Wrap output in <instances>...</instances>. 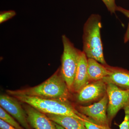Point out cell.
<instances>
[{"instance_id": "1", "label": "cell", "mask_w": 129, "mask_h": 129, "mask_svg": "<svg viewBox=\"0 0 129 129\" xmlns=\"http://www.w3.org/2000/svg\"><path fill=\"white\" fill-rule=\"evenodd\" d=\"M8 94L36 97L44 99L68 100L70 91L63 78L59 68L53 75L40 84L16 90H7Z\"/></svg>"}, {"instance_id": "2", "label": "cell", "mask_w": 129, "mask_h": 129, "mask_svg": "<svg viewBox=\"0 0 129 129\" xmlns=\"http://www.w3.org/2000/svg\"><path fill=\"white\" fill-rule=\"evenodd\" d=\"M101 17L92 14L88 18L83 27V51L88 58H92L104 65H107L103 53L101 37Z\"/></svg>"}, {"instance_id": "3", "label": "cell", "mask_w": 129, "mask_h": 129, "mask_svg": "<svg viewBox=\"0 0 129 129\" xmlns=\"http://www.w3.org/2000/svg\"><path fill=\"white\" fill-rule=\"evenodd\" d=\"M13 96L21 103L28 104L46 114L67 115L84 120L81 117V113L68 100L44 99L22 95Z\"/></svg>"}, {"instance_id": "4", "label": "cell", "mask_w": 129, "mask_h": 129, "mask_svg": "<svg viewBox=\"0 0 129 129\" xmlns=\"http://www.w3.org/2000/svg\"><path fill=\"white\" fill-rule=\"evenodd\" d=\"M63 52L61 72L70 92H73V84L80 50L76 48L65 35L62 36Z\"/></svg>"}, {"instance_id": "5", "label": "cell", "mask_w": 129, "mask_h": 129, "mask_svg": "<svg viewBox=\"0 0 129 129\" xmlns=\"http://www.w3.org/2000/svg\"><path fill=\"white\" fill-rule=\"evenodd\" d=\"M108 98L107 92L99 102L87 106H79L76 109L103 129H112L107 114Z\"/></svg>"}, {"instance_id": "6", "label": "cell", "mask_w": 129, "mask_h": 129, "mask_svg": "<svg viewBox=\"0 0 129 129\" xmlns=\"http://www.w3.org/2000/svg\"><path fill=\"white\" fill-rule=\"evenodd\" d=\"M108 98L107 114L109 124L118 111L129 103V90L123 89L112 83L107 85Z\"/></svg>"}, {"instance_id": "7", "label": "cell", "mask_w": 129, "mask_h": 129, "mask_svg": "<svg viewBox=\"0 0 129 129\" xmlns=\"http://www.w3.org/2000/svg\"><path fill=\"white\" fill-rule=\"evenodd\" d=\"M20 102L16 98L9 94L0 96V105L5 111L14 118L25 129H32L27 115Z\"/></svg>"}, {"instance_id": "8", "label": "cell", "mask_w": 129, "mask_h": 129, "mask_svg": "<svg viewBox=\"0 0 129 129\" xmlns=\"http://www.w3.org/2000/svg\"><path fill=\"white\" fill-rule=\"evenodd\" d=\"M107 85L102 80L88 83L77 93V101L86 103L103 96L107 92Z\"/></svg>"}, {"instance_id": "9", "label": "cell", "mask_w": 129, "mask_h": 129, "mask_svg": "<svg viewBox=\"0 0 129 129\" xmlns=\"http://www.w3.org/2000/svg\"><path fill=\"white\" fill-rule=\"evenodd\" d=\"M23 107L27 115L29 123L32 128L56 129L54 122L46 114L25 103H24Z\"/></svg>"}, {"instance_id": "10", "label": "cell", "mask_w": 129, "mask_h": 129, "mask_svg": "<svg viewBox=\"0 0 129 129\" xmlns=\"http://www.w3.org/2000/svg\"><path fill=\"white\" fill-rule=\"evenodd\" d=\"M105 66L110 74L102 80L107 84L112 83L123 89L129 90V71L108 64Z\"/></svg>"}, {"instance_id": "11", "label": "cell", "mask_w": 129, "mask_h": 129, "mask_svg": "<svg viewBox=\"0 0 129 129\" xmlns=\"http://www.w3.org/2000/svg\"><path fill=\"white\" fill-rule=\"evenodd\" d=\"M88 58L83 51H80L73 84V92L78 93L89 83L88 79Z\"/></svg>"}, {"instance_id": "12", "label": "cell", "mask_w": 129, "mask_h": 129, "mask_svg": "<svg viewBox=\"0 0 129 129\" xmlns=\"http://www.w3.org/2000/svg\"><path fill=\"white\" fill-rule=\"evenodd\" d=\"M46 114L51 120L64 129H87L83 120L67 115Z\"/></svg>"}, {"instance_id": "13", "label": "cell", "mask_w": 129, "mask_h": 129, "mask_svg": "<svg viewBox=\"0 0 129 129\" xmlns=\"http://www.w3.org/2000/svg\"><path fill=\"white\" fill-rule=\"evenodd\" d=\"M87 71L89 82L102 80L110 74L105 65L92 58H88Z\"/></svg>"}, {"instance_id": "14", "label": "cell", "mask_w": 129, "mask_h": 129, "mask_svg": "<svg viewBox=\"0 0 129 129\" xmlns=\"http://www.w3.org/2000/svg\"><path fill=\"white\" fill-rule=\"evenodd\" d=\"M0 118L2 120L17 129H25L12 115L0 107Z\"/></svg>"}, {"instance_id": "15", "label": "cell", "mask_w": 129, "mask_h": 129, "mask_svg": "<svg viewBox=\"0 0 129 129\" xmlns=\"http://www.w3.org/2000/svg\"><path fill=\"white\" fill-rule=\"evenodd\" d=\"M16 12L13 10L1 12L0 13V23H3L11 19L16 16Z\"/></svg>"}, {"instance_id": "16", "label": "cell", "mask_w": 129, "mask_h": 129, "mask_svg": "<svg viewBox=\"0 0 129 129\" xmlns=\"http://www.w3.org/2000/svg\"><path fill=\"white\" fill-rule=\"evenodd\" d=\"M123 109L125 112L124 119L119 125V129H129V103L125 106Z\"/></svg>"}, {"instance_id": "17", "label": "cell", "mask_w": 129, "mask_h": 129, "mask_svg": "<svg viewBox=\"0 0 129 129\" xmlns=\"http://www.w3.org/2000/svg\"><path fill=\"white\" fill-rule=\"evenodd\" d=\"M117 11L122 13L124 15L127 17L129 19V10L123 8L121 7L118 6L117 8ZM129 41V22L128 24V27L126 30V33L125 34L124 38V43H127Z\"/></svg>"}, {"instance_id": "18", "label": "cell", "mask_w": 129, "mask_h": 129, "mask_svg": "<svg viewBox=\"0 0 129 129\" xmlns=\"http://www.w3.org/2000/svg\"><path fill=\"white\" fill-rule=\"evenodd\" d=\"M104 3L109 11L111 14H114L117 11V6L115 4V0H102Z\"/></svg>"}, {"instance_id": "19", "label": "cell", "mask_w": 129, "mask_h": 129, "mask_svg": "<svg viewBox=\"0 0 129 129\" xmlns=\"http://www.w3.org/2000/svg\"><path fill=\"white\" fill-rule=\"evenodd\" d=\"M84 120L83 122L87 129H103L100 126L94 123L89 118L83 115V116Z\"/></svg>"}, {"instance_id": "20", "label": "cell", "mask_w": 129, "mask_h": 129, "mask_svg": "<svg viewBox=\"0 0 129 129\" xmlns=\"http://www.w3.org/2000/svg\"><path fill=\"white\" fill-rule=\"evenodd\" d=\"M0 128L1 129H17L1 119H0Z\"/></svg>"}, {"instance_id": "21", "label": "cell", "mask_w": 129, "mask_h": 129, "mask_svg": "<svg viewBox=\"0 0 129 129\" xmlns=\"http://www.w3.org/2000/svg\"><path fill=\"white\" fill-rule=\"evenodd\" d=\"M55 123V125L56 129H65L64 128H63L61 126L57 124L56 123Z\"/></svg>"}]
</instances>
